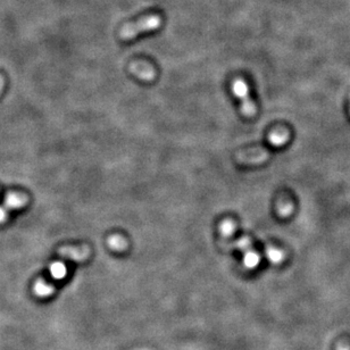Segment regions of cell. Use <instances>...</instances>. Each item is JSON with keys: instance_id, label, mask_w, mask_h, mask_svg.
<instances>
[{"instance_id": "1", "label": "cell", "mask_w": 350, "mask_h": 350, "mask_svg": "<svg viewBox=\"0 0 350 350\" xmlns=\"http://www.w3.org/2000/svg\"><path fill=\"white\" fill-rule=\"evenodd\" d=\"M162 25V17L159 15L145 16L133 23L125 24L119 31V38L122 40H132L143 32L157 30Z\"/></svg>"}, {"instance_id": "2", "label": "cell", "mask_w": 350, "mask_h": 350, "mask_svg": "<svg viewBox=\"0 0 350 350\" xmlns=\"http://www.w3.org/2000/svg\"><path fill=\"white\" fill-rule=\"evenodd\" d=\"M232 90L234 95L241 100L242 114L247 117L254 116V115L256 114V106H255L254 101L250 99L249 88L247 86V83L241 79L234 80L232 85Z\"/></svg>"}, {"instance_id": "3", "label": "cell", "mask_w": 350, "mask_h": 350, "mask_svg": "<svg viewBox=\"0 0 350 350\" xmlns=\"http://www.w3.org/2000/svg\"><path fill=\"white\" fill-rule=\"evenodd\" d=\"M269 153L267 150L258 148L255 150L244 151L237 155V161L242 164H261L268 159Z\"/></svg>"}, {"instance_id": "4", "label": "cell", "mask_w": 350, "mask_h": 350, "mask_svg": "<svg viewBox=\"0 0 350 350\" xmlns=\"http://www.w3.org/2000/svg\"><path fill=\"white\" fill-rule=\"evenodd\" d=\"M129 70L135 77L143 80V81H153L155 79V70L149 64L143 62H134L130 65Z\"/></svg>"}, {"instance_id": "5", "label": "cell", "mask_w": 350, "mask_h": 350, "mask_svg": "<svg viewBox=\"0 0 350 350\" xmlns=\"http://www.w3.org/2000/svg\"><path fill=\"white\" fill-rule=\"evenodd\" d=\"M58 253L62 257L67 258V260L81 262L87 260L90 254V250L88 247H80V248L78 247H63V248L59 249Z\"/></svg>"}, {"instance_id": "6", "label": "cell", "mask_w": 350, "mask_h": 350, "mask_svg": "<svg viewBox=\"0 0 350 350\" xmlns=\"http://www.w3.org/2000/svg\"><path fill=\"white\" fill-rule=\"evenodd\" d=\"M27 200H29V198H27L24 193H18V192L8 193L5 199V202H3V205L1 206V208L3 212L8 215V212H9V210L17 209V208H21L23 206H25L27 204Z\"/></svg>"}, {"instance_id": "7", "label": "cell", "mask_w": 350, "mask_h": 350, "mask_svg": "<svg viewBox=\"0 0 350 350\" xmlns=\"http://www.w3.org/2000/svg\"><path fill=\"white\" fill-rule=\"evenodd\" d=\"M289 140V132L286 130H275L269 133L268 141L273 146H282Z\"/></svg>"}, {"instance_id": "8", "label": "cell", "mask_w": 350, "mask_h": 350, "mask_svg": "<svg viewBox=\"0 0 350 350\" xmlns=\"http://www.w3.org/2000/svg\"><path fill=\"white\" fill-rule=\"evenodd\" d=\"M261 262V257L256 252L250 248L245 252V257H244V262L246 265V267L248 268H255L257 267L258 264Z\"/></svg>"}, {"instance_id": "9", "label": "cell", "mask_w": 350, "mask_h": 350, "mask_svg": "<svg viewBox=\"0 0 350 350\" xmlns=\"http://www.w3.org/2000/svg\"><path fill=\"white\" fill-rule=\"evenodd\" d=\"M50 273L53 275L54 278H57V280H61L64 278L67 274V268L64 262H56L54 264H51L50 266Z\"/></svg>"}, {"instance_id": "10", "label": "cell", "mask_w": 350, "mask_h": 350, "mask_svg": "<svg viewBox=\"0 0 350 350\" xmlns=\"http://www.w3.org/2000/svg\"><path fill=\"white\" fill-rule=\"evenodd\" d=\"M108 246L110 249L113 250H117V252H121V250H124L126 248V241L125 239H123L122 237L119 236H111L108 239Z\"/></svg>"}, {"instance_id": "11", "label": "cell", "mask_w": 350, "mask_h": 350, "mask_svg": "<svg viewBox=\"0 0 350 350\" xmlns=\"http://www.w3.org/2000/svg\"><path fill=\"white\" fill-rule=\"evenodd\" d=\"M220 232L223 237L229 238L236 232V223L231 220H225L221 223Z\"/></svg>"}, {"instance_id": "12", "label": "cell", "mask_w": 350, "mask_h": 350, "mask_svg": "<svg viewBox=\"0 0 350 350\" xmlns=\"http://www.w3.org/2000/svg\"><path fill=\"white\" fill-rule=\"evenodd\" d=\"M267 258L268 260L274 262V264H277V262H280L283 261L284 258V253L282 252V250L277 249V248H273V247H269L267 249Z\"/></svg>"}, {"instance_id": "13", "label": "cell", "mask_w": 350, "mask_h": 350, "mask_svg": "<svg viewBox=\"0 0 350 350\" xmlns=\"http://www.w3.org/2000/svg\"><path fill=\"white\" fill-rule=\"evenodd\" d=\"M54 288L49 284H47L46 282L40 281L35 285V291H37L38 294H41V296H47V294H50L53 292Z\"/></svg>"}, {"instance_id": "14", "label": "cell", "mask_w": 350, "mask_h": 350, "mask_svg": "<svg viewBox=\"0 0 350 350\" xmlns=\"http://www.w3.org/2000/svg\"><path fill=\"white\" fill-rule=\"evenodd\" d=\"M293 206L291 202H284V204H280L277 206V213L282 217H286L288 215L292 213Z\"/></svg>"}, {"instance_id": "15", "label": "cell", "mask_w": 350, "mask_h": 350, "mask_svg": "<svg viewBox=\"0 0 350 350\" xmlns=\"http://www.w3.org/2000/svg\"><path fill=\"white\" fill-rule=\"evenodd\" d=\"M236 247L238 249L242 250V252H246V250L252 248V241H250L249 238H242L239 241H237Z\"/></svg>"}]
</instances>
